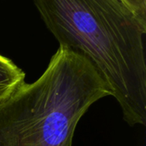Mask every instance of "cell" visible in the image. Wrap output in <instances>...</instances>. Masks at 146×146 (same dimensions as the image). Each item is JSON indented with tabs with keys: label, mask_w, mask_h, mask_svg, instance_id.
Wrapping results in <instances>:
<instances>
[{
	"label": "cell",
	"mask_w": 146,
	"mask_h": 146,
	"mask_svg": "<svg viewBox=\"0 0 146 146\" xmlns=\"http://www.w3.org/2000/svg\"><path fill=\"white\" fill-rule=\"evenodd\" d=\"M49 31L94 67L130 126L146 124V0H38Z\"/></svg>",
	"instance_id": "6da1fadb"
},
{
	"label": "cell",
	"mask_w": 146,
	"mask_h": 146,
	"mask_svg": "<svg viewBox=\"0 0 146 146\" xmlns=\"http://www.w3.org/2000/svg\"><path fill=\"white\" fill-rule=\"evenodd\" d=\"M107 96L89 61L59 46L36 81L0 103V146H73L82 116Z\"/></svg>",
	"instance_id": "7a4b0ae2"
},
{
	"label": "cell",
	"mask_w": 146,
	"mask_h": 146,
	"mask_svg": "<svg viewBox=\"0 0 146 146\" xmlns=\"http://www.w3.org/2000/svg\"><path fill=\"white\" fill-rule=\"evenodd\" d=\"M24 71L10 59L0 55V103L25 83Z\"/></svg>",
	"instance_id": "3957f363"
}]
</instances>
